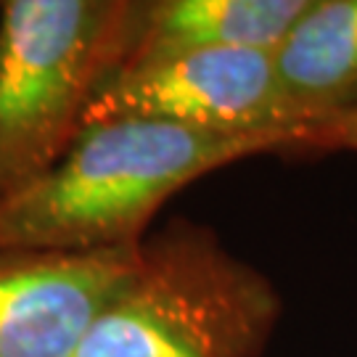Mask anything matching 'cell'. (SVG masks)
<instances>
[{
    "label": "cell",
    "instance_id": "1",
    "mask_svg": "<svg viewBox=\"0 0 357 357\" xmlns=\"http://www.w3.org/2000/svg\"><path fill=\"white\" fill-rule=\"evenodd\" d=\"M268 151L286 146L151 119L85 125L51 169L0 199V255L132 246L172 193L217 167Z\"/></svg>",
    "mask_w": 357,
    "mask_h": 357
},
{
    "label": "cell",
    "instance_id": "2",
    "mask_svg": "<svg viewBox=\"0 0 357 357\" xmlns=\"http://www.w3.org/2000/svg\"><path fill=\"white\" fill-rule=\"evenodd\" d=\"M135 3H0V199L51 169L122 64Z\"/></svg>",
    "mask_w": 357,
    "mask_h": 357
},
{
    "label": "cell",
    "instance_id": "3",
    "mask_svg": "<svg viewBox=\"0 0 357 357\" xmlns=\"http://www.w3.org/2000/svg\"><path fill=\"white\" fill-rule=\"evenodd\" d=\"M278 299L257 273L202 241L143 249L125 291L75 357H257Z\"/></svg>",
    "mask_w": 357,
    "mask_h": 357
},
{
    "label": "cell",
    "instance_id": "4",
    "mask_svg": "<svg viewBox=\"0 0 357 357\" xmlns=\"http://www.w3.org/2000/svg\"><path fill=\"white\" fill-rule=\"evenodd\" d=\"M106 119H151L220 135L275 138L286 149H299L270 51L180 53L119 66L85 112V125Z\"/></svg>",
    "mask_w": 357,
    "mask_h": 357
},
{
    "label": "cell",
    "instance_id": "5",
    "mask_svg": "<svg viewBox=\"0 0 357 357\" xmlns=\"http://www.w3.org/2000/svg\"><path fill=\"white\" fill-rule=\"evenodd\" d=\"M143 246L0 255V357H75L90 326L135 281Z\"/></svg>",
    "mask_w": 357,
    "mask_h": 357
},
{
    "label": "cell",
    "instance_id": "6",
    "mask_svg": "<svg viewBox=\"0 0 357 357\" xmlns=\"http://www.w3.org/2000/svg\"><path fill=\"white\" fill-rule=\"evenodd\" d=\"M273 75L299 149L357 109V0H310L273 51Z\"/></svg>",
    "mask_w": 357,
    "mask_h": 357
},
{
    "label": "cell",
    "instance_id": "7",
    "mask_svg": "<svg viewBox=\"0 0 357 357\" xmlns=\"http://www.w3.org/2000/svg\"><path fill=\"white\" fill-rule=\"evenodd\" d=\"M310 0H162L135 3L119 66L206 51H275ZM116 66V69H119Z\"/></svg>",
    "mask_w": 357,
    "mask_h": 357
},
{
    "label": "cell",
    "instance_id": "8",
    "mask_svg": "<svg viewBox=\"0 0 357 357\" xmlns=\"http://www.w3.org/2000/svg\"><path fill=\"white\" fill-rule=\"evenodd\" d=\"M357 151V109L307 135L302 151Z\"/></svg>",
    "mask_w": 357,
    "mask_h": 357
}]
</instances>
